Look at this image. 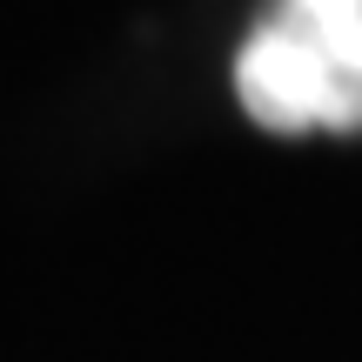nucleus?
I'll use <instances>...</instances> for the list:
<instances>
[{"instance_id":"nucleus-1","label":"nucleus","mask_w":362,"mask_h":362,"mask_svg":"<svg viewBox=\"0 0 362 362\" xmlns=\"http://www.w3.org/2000/svg\"><path fill=\"white\" fill-rule=\"evenodd\" d=\"M235 94L269 134H362V0H269L235 47Z\"/></svg>"}]
</instances>
